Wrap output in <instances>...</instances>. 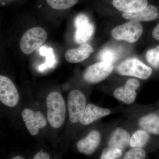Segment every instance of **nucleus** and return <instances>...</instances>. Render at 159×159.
Listing matches in <instances>:
<instances>
[{
    "mask_svg": "<svg viewBox=\"0 0 159 159\" xmlns=\"http://www.w3.org/2000/svg\"><path fill=\"white\" fill-rule=\"evenodd\" d=\"M94 51L93 49L89 44H82L79 48L67 50L65 57L68 62L77 63L82 62L88 58Z\"/></svg>",
    "mask_w": 159,
    "mask_h": 159,
    "instance_id": "13",
    "label": "nucleus"
},
{
    "mask_svg": "<svg viewBox=\"0 0 159 159\" xmlns=\"http://www.w3.org/2000/svg\"><path fill=\"white\" fill-rule=\"evenodd\" d=\"M143 29L139 21L130 20L129 21L115 27L111 31V35L117 40L127 42H136L141 37Z\"/></svg>",
    "mask_w": 159,
    "mask_h": 159,
    "instance_id": "4",
    "label": "nucleus"
},
{
    "mask_svg": "<svg viewBox=\"0 0 159 159\" xmlns=\"http://www.w3.org/2000/svg\"><path fill=\"white\" fill-rule=\"evenodd\" d=\"M122 16L126 20H136L139 21H151L158 18L159 12L156 6L148 5L144 9L136 12H123Z\"/></svg>",
    "mask_w": 159,
    "mask_h": 159,
    "instance_id": "12",
    "label": "nucleus"
},
{
    "mask_svg": "<svg viewBox=\"0 0 159 159\" xmlns=\"http://www.w3.org/2000/svg\"><path fill=\"white\" fill-rule=\"evenodd\" d=\"M101 139V134L98 131H91L85 138L77 142V149L80 153L87 155L92 154L99 147Z\"/></svg>",
    "mask_w": 159,
    "mask_h": 159,
    "instance_id": "10",
    "label": "nucleus"
},
{
    "mask_svg": "<svg viewBox=\"0 0 159 159\" xmlns=\"http://www.w3.org/2000/svg\"><path fill=\"white\" fill-rule=\"evenodd\" d=\"M158 116H159V115H158Z\"/></svg>",
    "mask_w": 159,
    "mask_h": 159,
    "instance_id": "29",
    "label": "nucleus"
},
{
    "mask_svg": "<svg viewBox=\"0 0 159 159\" xmlns=\"http://www.w3.org/2000/svg\"><path fill=\"white\" fill-rule=\"evenodd\" d=\"M122 150L115 147H109L104 148L102 150L100 158L101 159H116L122 157Z\"/></svg>",
    "mask_w": 159,
    "mask_h": 159,
    "instance_id": "22",
    "label": "nucleus"
},
{
    "mask_svg": "<svg viewBox=\"0 0 159 159\" xmlns=\"http://www.w3.org/2000/svg\"><path fill=\"white\" fill-rule=\"evenodd\" d=\"M39 53L43 56L46 57V62L41 65L39 67V70L41 72L45 70L48 67H52L56 64V60L54 54V51L52 48H47L43 46L40 48Z\"/></svg>",
    "mask_w": 159,
    "mask_h": 159,
    "instance_id": "19",
    "label": "nucleus"
},
{
    "mask_svg": "<svg viewBox=\"0 0 159 159\" xmlns=\"http://www.w3.org/2000/svg\"><path fill=\"white\" fill-rule=\"evenodd\" d=\"M130 139V134L127 131L118 128L112 134L107 145L109 147L120 148L123 150L129 145Z\"/></svg>",
    "mask_w": 159,
    "mask_h": 159,
    "instance_id": "15",
    "label": "nucleus"
},
{
    "mask_svg": "<svg viewBox=\"0 0 159 159\" xmlns=\"http://www.w3.org/2000/svg\"><path fill=\"white\" fill-rule=\"evenodd\" d=\"M139 125L149 134L159 135V116L154 113H151L143 116L139 119Z\"/></svg>",
    "mask_w": 159,
    "mask_h": 159,
    "instance_id": "16",
    "label": "nucleus"
},
{
    "mask_svg": "<svg viewBox=\"0 0 159 159\" xmlns=\"http://www.w3.org/2000/svg\"><path fill=\"white\" fill-rule=\"evenodd\" d=\"M114 97L117 100L127 104L133 103L136 99L137 93L135 90L125 86L121 87L115 90Z\"/></svg>",
    "mask_w": 159,
    "mask_h": 159,
    "instance_id": "17",
    "label": "nucleus"
},
{
    "mask_svg": "<svg viewBox=\"0 0 159 159\" xmlns=\"http://www.w3.org/2000/svg\"><path fill=\"white\" fill-rule=\"evenodd\" d=\"M48 39L45 30L40 27H34L26 31L21 39L20 48L24 54H30L33 53Z\"/></svg>",
    "mask_w": 159,
    "mask_h": 159,
    "instance_id": "3",
    "label": "nucleus"
},
{
    "mask_svg": "<svg viewBox=\"0 0 159 159\" xmlns=\"http://www.w3.org/2000/svg\"><path fill=\"white\" fill-rule=\"evenodd\" d=\"M116 71L122 76H131L147 80L152 73L151 68L136 58H129L117 66Z\"/></svg>",
    "mask_w": 159,
    "mask_h": 159,
    "instance_id": "2",
    "label": "nucleus"
},
{
    "mask_svg": "<svg viewBox=\"0 0 159 159\" xmlns=\"http://www.w3.org/2000/svg\"><path fill=\"white\" fill-rule=\"evenodd\" d=\"M146 58L150 65L155 68L159 67V45L147 51Z\"/></svg>",
    "mask_w": 159,
    "mask_h": 159,
    "instance_id": "23",
    "label": "nucleus"
},
{
    "mask_svg": "<svg viewBox=\"0 0 159 159\" xmlns=\"http://www.w3.org/2000/svg\"><path fill=\"white\" fill-rule=\"evenodd\" d=\"M149 134L144 129L137 130L130 137L129 145L132 148H142L150 140Z\"/></svg>",
    "mask_w": 159,
    "mask_h": 159,
    "instance_id": "18",
    "label": "nucleus"
},
{
    "mask_svg": "<svg viewBox=\"0 0 159 159\" xmlns=\"http://www.w3.org/2000/svg\"><path fill=\"white\" fill-rule=\"evenodd\" d=\"M119 54L116 50L109 48H106L100 51L99 54V59L113 63L118 59Z\"/></svg>",
    "mask_w": 159,
    "mask_h": 159,
    "instance_id": "21",
    "label": "nucleus"
},
{
    "mask_svg": "<svg viewBox=\"0 0 159 159\" xmlns=\"http://www.w3.org/2000/svg\"><path fill=\"white\" fill-rule=\"evenodd\" d=\"M146 156V152L142 148H132L125 153L123 159H143Z\"/></svg>",
    "mask_w": 159,
    "mask_h": 159,
    "instance_id": "24",
    "label": "nucleus"
},
{
    "mask_svg": "<svg viewBox=\"0 0 159 159\" xmlns=\"http://www.w3.org/2000/svg\"><path fill=\"white\" fill-rule=\"evenodd\" d=\"M48 121L51 127L59 128L65 122L66 106L61 94L57 92L50 93L47 98Z\"/></svg>",
    "mask_w": 159,
    "mask_h": 159,
    "instance_id": "1",
    "label": "nucleus"
},
{
    "mask_svg": "<svg viewBox=\"0 0 159 159\" xmlns=\"http://www.w3.org/2000/svg\"><path fill=\"white\" fill-rule=\"evenodd\" d=\"M22 116L31 135H37L40 129L44 128L47 125V120L40 112L25 109L22 113Z\"/></svg>",
    "mask_w": 159,
    "mask_h": 159,
    "instance_id": "9",
    "label": "nucleus"
},
{
    "mask_svg": "<svg viewBox=\"0 0 159 159\" xmlns=\"http://www.w3.org/2000/svg\"><path fill=\"white\" fill-rule=\"evenodd\" d=\"M76 31L74 39L78 44L86 43L90 39L95 31V28L90 22L87 16L83 13L77 15L74 20Z\"/></svg>",
    "mask_w": 159,
    "mask_h": 159,
    "instance_id": "8",
    "label": "nucleus"
},
{
    "mask_svg": "<svg viewBox=\"0 0 159 159\" xmlns=\"http://www.w3.org/2000/svg\"><path fill=\"white\" fill-rule=\"evenodd\" d=\"M25 158L22 156H16L14 157V158H13V159H24Z\"/></svg>",
    "mask_w": 159,
    "mask_h": 159,
    "instance_id": "28",
    "label": "nucleus"
},
{
    "mask_svg": "<svg viewBox=\"0 0 159 159\" xmlns=\"http://www.w3.org/2000/svg\"><path fill=\"white\" fill-rule=\"evenodd\" d=\"M125 85L129 89L136 91L140 87V84L137 79L131 78L127 80Z\"/></svg>",
    "mask_w": 159,
    "mask_h": 159,
    "instance_id": "25",
    "label": "nucleus"
},
{
    "mask_svg": "<svg viewBox=\"0 0 159 159\" xmlns=\"http://www.w3.org/2000/svg\"><path fill=\"white\" fill-rule=\"evenodd\" d=\"M79 0H46L48 5L56 10H65L72 8Z\"/></svg>",
    "mask_w": 159,
    "mask_h": 159,
    "instance_id": "20",
    "label": "nucleus"
},
{
    "mask_svg": "<svg viewBox=\"0 0 159 159\" xmlns=\"http://www.w3.org/2000/svg\"><path fill=\"white\" fill-rule=\"evenodd\" d=\"M34 159H50V156L49 154L45 152H38L33 157Z\"/></svg>",
    "mask_w": 159,
    "mask_h": 159,
    "instance_id": "26",
    "label": "nucleus"
},
{
    "mask_svg": "<svg viewBox=\"0 0 159 159\" xmlns=\"http://www.w3.org/2000/svg\"><path fill=\"white\" fill-rule=\"evenodd\" d=\"M114 70L113 63L100 61L88 67L84 72V79L88 83L94 84L102 81L109 76Z\"/></svg>",
    "mask_w": 159,
    "mask_h": 159,
    "instance_id": "6",
    "label": "nucleus"
},
{
    "mask_svg": "<svg viewBox=\"0 0 159 159\" xmlns=\"http://www.w3.org/2000/svg\"><path fill=\"white\" fill-rule=\"evenodd\" d=\"M111 113V111L109 109L89 103L87 105L80 122L83 125H89L101 118L109 116Z\"/></svg>",
    "mask_w": 159,
    "mask_h": 159,
    "instance_id": "11",
    "label": "nucleus"
},
{
    "mask_svg": "<svg viewBox=\"0 0 159 159\" xmlns=\"http://www.w3.org/2000/svg\"><path fill=\"white\" fill-rule=\"evenodd\" d=\"M86 98L81 91L74 90L70 92L67 104L71 122L76 123L80 121L86 107Z\"/></svg>",
    "mask_w": 159,
    "mask_h": 159,
    "instance_id": "5",
    "label": "nucleus"
},
{
    "mask_svg": "<svg viewBox=\"0 0 159 159\" xmlns=\"http://www.w3.org/2000/svg\"><path fill=\"white\" fill-rule=\"evenodd\" d=\"M112 6L123 12H136L148 6V0H112Z\"/></svg>",
    "mask_w": 159,
    "mask_h": 159,
    "instance_id": "14",
    "label": "nucleus"
},
{
    "mask_svg": "<svg viewBox=\"0 0 159 159\" xmlns=\"http://www.w3.org/2000/svg\"><path fill=\"white\" fill-rule=\"evenodd\" d=\"M20 96L13 82L6 76H0V101L4 105L13 107L19 101Z\"/></svg>",
    "mask_w": 159,
    "mask_h": 159,
    "instance_id": "7",
    "label": "nucleus"
},
{
    "mask_svg": "<svg viewBox=\"0 0 159 159\" xmlns=\"http://www.w3.org/2000/svg\"><path fill=\"white\" fill-rule=\"evenodd\" d=\"M152 35L154 39L157 40L159 41V23L153 29Z\"/></svg>",
    "mask_w": 159,
    "mask_h": 159,
    "instance_id": "27",
    "label": "nucleus"
}]
</instances>
